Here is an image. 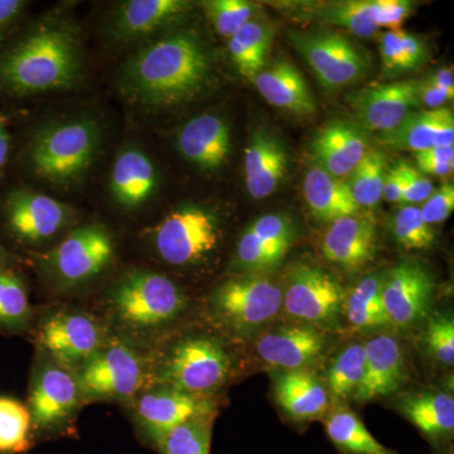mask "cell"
I'll return each instance as SVG.
<instances>
[{"label":"cell","mask_w":454,"mask_h":454,"mask_svg":"<svg viewBox=\"0 0 454 454\" xmlns=\"http://www.w3.org/2000/svg\"><path fill=\"white\" fill-rule=\"evenodd\" d=\"M32 417L20 400L0 396V454L25 452L29 447Z\"/></svg>","instance_id":"cell-38"},{"label":"cell","mask_w":454,"mask_h":454,"mask_svg":"<svg viewBox=\"0 0 454 454\" xmlns=\"http://www.w3.org/2000/svg\"><path fill=\"white\" fill-rule=\"evenodd\" d=\"M304 199L317 219L331 223L358 214L345 179L333 177L317 166L307 172L303 182Z\"/></svg>","instance_id":"cell-30"},{"label":"cell","mask_w":454,"mask_h":454,"mask_svg":"<svg viewBox=\"0 0 454 454\" xmlns=\"http://www.w3.org/2000/svg\"><path fill=\"white\" fill-rule=\"evenodd\" d=\"M116 315L133 327H157L184 309V297L168 277L137 271L122 278L114 289Z\"/></svg>","instance_id":"cell-4"},{"label":"cell","mask_w":454,"mask_h":454,"mask_svg":"<svg viewBox=\"0 0 454 454\" xmlns=\"http://www.w3.org/2000/svg\"><path fill=\"white\" fill-rule=\"evenodd\" d=\"M142 379L138 356L127 346L114 343L86 361L79 387L88 396L128 397L139 389Z\"/></svg>","instance_id":"cell-13"},{"label":"cell","mask_w":454,"mask_h":454,"mask_svg":"<svg viewBox=\"0 0 454 454\" xmlns=\"http://www.w3.org/2000/svg\"><path fill=\"white\" fill-rule=\"evenodd\" d=\"M349 324L357 328L390 325L382 303V276L372 274L355 286L346 301Z\"/></svg>","instance_id":"cell-36"},{"label":"cell","mask_w":454,"mask_h":454,"mask_svg":"<svg viewBox=\"0 0 454 454\" xmlns=\"http://www.w3.org/2000/svg\"><path fill=\"white\" fill-rule=\"evenodd\" d=\"M191 8L184 0H129L116 8L110 29L118 40H140L177 22Z\"/></svg>","instance_id":"cell-19"},{"label":"cell","mask_w":454,"mask_h":454,"mask_svg":"<svg viewBox=\"0 0 454 454\" xmlns=\"http://www.w3.org/2000/svg\"><path fill=\"white\" fill-rule=\"evenodd\" d=\"M219 238V225L214 215L187 206L173 211L158 225L154 243L164 262L187 265L214 252Z\"/></svg>","instance_id":"cell-7"},{"label":"cell","mask_w":454,"mask_h":454,"mask_svg":"<svg viewBox=\"0 0 454 454\" xmlns=\"http://www.w3.org/2000/svg\"><path fill=\"white\" fill-rule=\"evenodd\" d=\"M79 382L64 369L44 367L33 382L29 395L32 420L42 427H50L66 419L79 402Z\"/></svg>","instance_id":"cell-25"},{"label":"cell","mask_w":454,"mask_h":454,"mask_svg":"<svg viewBox=\"0 0 454 454\" xmlns=\"http://www.w3.org/2000/svg\"><path fill=\"white\" fill-rule=\"evenodd\" d=\"M273 37L270 27L252 20L230 38V56L239 73L252 82L255 79L264 68Z\"/></svg>","instance_id":"cell-32"},{"label":"cell","mask_w":454,"mask_h":454,"mask_svg":"<svg viewBox=\"0 0 454 454\" xmlns=\"http://www.w3.org/2000/svg\"><path fill=\"white\" fill-rule=\"evenodd\" d=\"M418 170L423 175L447 177L452 175L454 168V146H435L427 151L414 153Z\"/></svg>","instance_id":"cell-45"},{"label":"cell","mask_w":454,"mask_h":454,"mask_svg":"<svg viewBox=\"0 0 454 454\" xmlns=\"http://www.w3.org/2000/svg\"><path fill=\"white\" fill-rule=\"evenodd\" d=\"M418 98H419L420 106L430 107V110L443 107L450 100H453L452 95L438 89L433 85L428 79L423 82H417Z\"/></svg>","instance_id":"cell-50"},{"label":"cell","mask_w":454,"mask_h":454,"mask_svg":"<svg viewBox=\"0 0 454 454\" xmlns=\"http://www.w3.org/2000/svg\"><path fill=\"white\" fill-rule=\"evenodd\" d=\"M345 293L330 273L316 265L293 268L283 293L286 315L309 324H330L342 310Z\"/></svg>","instance_id":"cell-10"},{"label":"cell","mask_w":454,"mask_h":454,"mask_svg":"<svg viewBox=\"0 0 454 454\" xmlns=\"http://www.w3.org/2000/svg\"><path fill=\"white\" fill-rule=\"evenodd\" d=\"M434 292L429 269L419 262H404L382 276V303L390 325L411 327L428 312Z\"/></svg>","instance_id":"cell-12"},{"label":"cell","mask_w":454,"mask_h":454,"mask_svg":"<svg viewBox=\"0 0 454 454\" xmlns=\"http://www.w3.org/2000/svg\"><path fill=\"white\" fill-rule=\"evenodd\" d=\"M325 337L309 325H289L262 334L256 352L268 365L286 372L303 369L315 361L325 348Z\"/></svg>","instance_id":"cell-22"},{"label":"cell","mask_w":454,"mask_h":454,"mask_svg":"<svg viewBox=\"0 0 454 454\" xmlns=\"http://www.w3.org/2000/svg\"><path fill=\"white\" fill-rule=\"evenodd\" d=\"M380 142L391 149L411 151L414 153L435 146L453 145L452 110L443 106L411 113L395 129L381 133Z\"/></svg>","instance_id":"cell-21"},{"label":"cell","mask_w":454,"mask_h":454,"mask_svg":"<svg viewBox=\"0 0 454 454\" xmlns=\"http://www.w3.org/2000/svg\"><path fill=\"white\" fill-rule=\"evenodd\" d=\"M349 104L365 130L387 133L402 124L409 114L417 112V82H396L372 86L349 95Z\"/></svg>","instance_id":"cell-14"},{"label":"cell","mask_w":454,"mask_h":454,"mask_svg":"<svg viewBox=\"0 0 454 454\" xmlns=\"http://www.w3.org/2000/svg\"><path fill=\"white\" fill-rule=\"evenodd\" d=\"M310 149L318 167L343 179L351 175L370 148L366 130L361 125L337 121L316 134Z\"/></svg>","instance_id":"cell-18"},{"label":"cell","mask_w":454,"mask_h":454,"mask_svg":"<svg viewBox=\"0 0 454 454\" xmlns=\"http://www.w3.org/2000/svg\"><path fill=\"white\" fill-rule=\"evenodd\" d=\"M387 154L381 149H369L356 168L348 176V187L358 207H373L382 199Z\"/></svg>","instance_id":"cell-37"},{"label":"cell","mask_w":454,"mask_h":454,"mask_svg":"<svg viewBox=\"0 0 454 454\" xmlns=\"http://www.w3.org/2000/svg\"><path fill=\"white\" fill-rule=\"evenodd\" d=\"M9 127L7 115L0 113V184L5 178L13 157L14 140Z\"/></svg>","instance_id":"cell-51"},{"label":"cell","mask_w":454,"mask_h":454,"mask_svg":"<svg viewBox=\"0 0 454 454\" xmlns=\"http://www.w3.org/2000/svg\"><path fill=\"white\" fill-rule=\"evenodd\" d=\"M212 418H200L170 430L160 442L163 454H210Z\"/></svg>","instance_id":"cell-40"},{"label":"cell","mask_w":454,"mask_h":454,"mask_svg":"<svg viewBox=\"0 0 454 454\" xmlns=\"http://www.w3.org/2000/svg\"><path fill=\"white\" fill-rule=\"evenodd\" d=\"M229 372L230 358L219 343L192 339L173 349L162 379L170 387L200 395L221 387Z\"/></svg>","instance_id":"cell-9"},{"label":"cell","mask_w":454,"mask_h":454,"mask_svg":"<svg viewBox=\"0 0 454 454\" xmlns=\"http://www.w3.org/2000/svg\"><path fill=\"white\" fill-rule=\"evenodd\" d=\"M403 195V170L402 162L393 164L387 169L382 186V199L387 202H400Z\"/></svg>","instance_id":"cell-52"},{"label":"cell","mask_w":454,"mask_h":454,"mask_svg":"<svg viewBox=\"0 0 454 454\" xmlns=\"http://www.w3.org/2000/svg\"><path fill=\"white\" fill-rule=\"evenodd\" d=\"M427 79H428L433 85L437 86L438 89L443 90V91H446L448 94L454 97V77L452 67L439 68V70L429 74Z\"/></svg>","instance_id":"cell-53"},{"label":"cell","mask_w":454,"mask_h":454,"mask_svg":"<svg viewBox=\"0 0 454 454\" xmlns=\"http://www.w3.org/2000/svg\"><path fill=\"white\" fill-rule=\"evenodd\" d=\"M210 70V55L200 35L178 31L131 59L121 74V85L145 106H175L196 95L207 82Z\"/></svg>","instance_id":"cell-2"},{"label":"cell","mask_w":454,"mask_h":454,"mask_svg":"<svg viewBox=\"0 0 454 454\" xmlns=\"http://www.w3.org/2000/svg\"><path fill=\"white\" fill-rule=\"evenodd\" d=\"M98 140L97 122L90 119L52 122L33 134L26 149L27 164L33 175L51 184H74L94 162Z\"/></svg>","instance_id":"cell-3"},{"label":"cell","mask_w":454,"mask_h":454,"mask_svg":"<svg viewBox=\"0 0 454 454\" xmlns=\"http://www.w3.org/2000/svg\"><path fill=\"white\" fill-rule=\"evenodd\" d=\"M400 411L433 443L450 441L454 429V400L442 393H422L405 396Z\"/></svg>","instance_id":"cell-31"},{"label":"cell","mask_w":454,"mask_h":454,"mask_svg":"<svg viewBox=\"0 0 454 454\" xmlns=\"http://www.w3.org/2000/svg\"><path fill=\"white\" fill-rule=\"evenodd\" d=\"M327 437L342 454H396L378 441L356 414L339 409L325 422Z\"/></svg>","instance_id":"cell-33"},{"label":"cell","mask_w":454,"mask_h":454,"mask_svg":"<svg viewBox=\"0 0 454 454\" xmlns=\"http://www.w3.org/2000/svg\"><path fill=\"white\" fill-rule=\"evenodd\" d=\"M27 7L23 0H0V51L20 31Z\"/></svg>","instance_id":"cell-49"},{"label":"cell","mask_w":454,"mask_h":454,"mask_svg":"<svg viewBox=\"0 0 454 454\" xmlns=\"http://www.w3.org/2000/svg\"><path fill=\"white\" fill-rule=\"evenodd\" d=\"M393 232L397 244L406 250L429 249L435 241V231L423 219L420 207L406 205L394 216Z\"/></svg>","instance_id":"cell-42"},{"label":"cell","mask_w":454,"mask_h":454,"mask_svg":"<svg viewBox=\"0 0 454 454\" xmlns=\"http://www.w3.org/2000/svg\"><path fill=\"white\" fill-rule=\"evenodd\" d=\"M64 203L35 191L14 186L0 195V227L20 244H38L55 236L67 223Z\"/></svg>","instance_id":"cell-6"},{"label":"cell","mask_w":454,"mask_h":454,"mask_svg":"<svg viewBox=\"0 0 454 454\" xmlns=\"http://www.w3.org/2000/svg\"><path fill=\"white\" fill-rule=\"evenodd\" d=\"M114 245L106 227L90 223L71 232L50 254L53 276L64 286H77L94 279L112 262Z\"/></svg>","instance_id":"cell-11"},{"label":"cell","mask_w":454,"mask_h":454,"mask_svg":"<svg viewBox=\"0 0 454 454\" xmlns=\"http://www.w3.org/2000/svg\"><path fill=\"white\" fill-rule=\"evenodd\" d=\"M110 188L122 207L145 205L157 188V170L151 158L137 148L122 151L114 163Z\"/></svg>","instance_id":"cell-28"},{"label":"cell","mask_w":454,"mask_h":454,"mask_svg":"<svg viewBox=\"0 0 454 454\" xmlns=\"http://www.w3.org/2000/svg\"><path fill=\"white\" fill-rule=\"evenodd\" d=\"M31 315L25 283L13 268L0 269V328L17 331Z\"/></svg>","instance_id":"cell-39"},{"label":"cell","mask_w":454,"mask_h":454,"mask_svg":"<svg viewBox=\"0 0 454 454\" xmlns=\"http://www.w3.org/2000/svg\"><path fill=\"white\" fill-rule=\"evenodd\" d=\"M288 154L277 137L265 130L253 134L244 153L245 184L253 199H267L282 184Z\"/></svg>","instance_id":"cell-24"},{"label":"cell","mask_w":454,"mask_h":454,"mask_svg":"<svg viewBox=\"0 0 454 454\" xmlns=\"http://www.w3.org/2000/svg\"><path fill=\"white\" fill-rule=\"evenodd\" d=\"M454 210V187L452 184H444L424 201L420 211L428 225L443 223Z\"/></svg>","instance_id":"cell-46"},{"label":"cell","mask_w":454,"mask_h":454,"mask_svg":"<svg viewBox=\"0 0 454 454\" xmlns=\"http://www.w3.org/2000/svg\"><path fill=\"white\" fill-rule=\"evenodd\" d=\"M294 241V227L282 215L268 214L254 221L241 235L238 262L247 270L268 271L279 267Z\"/></svg>","instance_id":"cell-16"},{"label":"cell","mask_w":454,"mask_h":454,"mask_svg":"<svg viewBox=\"0 0 454 454\" xmlns=\"http://www.w3.org/2000/svg\"><path fill=\"white\" fill-rule=\"evenodd\" d=\"M278 405L295 422L315 419L327 409V390L307 370H291L279 373L274 384Z\"/></svg>","instance_id":"cell-29"},{"label":"cell","mask_w":454,"mask_h":454,"mask_svg":"<svg viewBox=\"0 0 454 454\" xmlns=\"http://www.w3.org/2000/svg\"><path fill=\"white\" fill-rule=\"evenodd\" d=\"M365 346V372L355 391L357 402H372L391 395L405 379L404 356L395 339L387 334L373 337Z\"/></svg>","instance_id":"cell-20"},{"label":"cell","mask_w":454,"mask_h":454,"mask_svg":"<svg viewBox=\"0 0 454 454\" xmlns=\"http://www.w3.org/2000/svg\"><path fill=\"white\" fill-rule=\"evenodd\" d=\"M16 258L8 252L7 247L0 241V269L13 268Z\"/></svg>","instance_id":"cell-54"},{"label":"cell","mask_w":454,"mask_h":454,"mask_svg":"<svg viewBox=\"0 0 454 454\" xmlns=\"http://www.w3.org/2000/svg\"><path fill=\"white\" fill-rule=\"evenodd\" d=\"M309 16L327 25L345 28L360 38L372 37L379 29L376 0L318 3L310 7Z\"/></svg>","instance_id":"cell-34"},{"label":"cell","mask_w":454,"mask_h":454,"mask_svg":"<svg viewBox=\"0 0 454 454\" xmlns=\"http://www.w3.org/2000/svg\"><path fill=\"white\" fill-rule=\"evenodd\" d=\"M283 291L267 278L247 277L223 283L214 295V306L223 322L238 331L267 324L282 309Z\"/></svg>","instance_id":"cell-8"},{"label":"cell","mask_w":454,"mask_h":454,"mask_svg":"<svg viewBox=\"0 0 454 454\" xmlns=\"http://www.w3.org/2000/svg\"><path fill=\"white\" fill-rule=\"evenodd\" d=\"M230 129L214 114L196 116L182 128L178 148L186 160L203 169L220 168L230 153Z\"/></svg>","instance_id":"cell-27"},{"label":"cell","mask_w":454,"mask_h":454,"mask_svg":"<svg viewBox=\"0 0 454 454\" xmlns=\"http://www.w3.org/2000/svg\"><path fill=\"white\" fill-rule=\"evenodd\" d=\"M202 4L216 32L229 40L245 23L253 20L255 12L254 4L245 0H210Z\"/></svg>","instance_id":"cell-43"},{"label":"cell","mask_w":454,"mask_h":454,"mask_svg":"<svg viewBox=\"0 0 454 454\" xmlns=\"http://www.w3.org/2000/svg\"><path fill=\"white\" fill-rule=\"evenodd\" d=\"M214 417V405L201 395L166 387L140 397L138 418L155 444L181 424Z\"/></svg>","instance_id":"cell-15"},{"label":"cell","mask_w":454,"mask_h":454,"mask_svg":"<svg viewBox=\"0 0 454 454\" xmlns=\"http://www.w3.org/2000/svg\"><path fill=\"white\" fill-rule=\"evenodd\" d=\"M427 346L430 354L444 365L454 363V322L450 317L435 315L429 319L426 331Z\"/></svg>","instance_id":"cell-44"},{"label":"cell","mask_w":454,"mask_h":454,"mask_svg":"<svg viewBox=\"0 0 454 454\" xmlns=\"http://www.w3.org/2000/svg\"><path fill=\"white\" fill-rule=\"evenodd\" d=\"M375 250V223L358 214L333 221L322 243L325 258L345 269L364 267Z\"/></svg>","instance_id":"cell-23"},{"label":"cell","mask_w":454,"mask_h":454,"mask_svg":"<svg viewBox=\"0 0 454 454\" xmlns=\"http://www.w3.org/2000/svg\"><path fill=\"white\" fill-rule=\"evenodd\" d=\"M414 3L408 0H376V22L379 28L400 29L413 13Z\"/></svg>","instance_id":"cell-48"},{"label":"cell","mask_w":454,"mask_h":454,"mask_svg":"<svg viewBox=\"0 0 454 454\" xmlns=\"http://www.w3.org/2000/svg\"><path fill=\"white\" fill-rule=\"evenodd\" d=\"M402 170L403 195L400 202L414 206V203L426 201L434 191L432 181L411 164L402 162Z\"/></svg>","instance_id":"cell-47"},{"label":"cell","mask_w":454,"mask_h":454,"mask_svg":"<svg viewBox=\"0 0 454 454\" xmlns=\"http://www.w3.org/2000/svg\"><path fill=\"white\" fill-rule=\"evenodd\" d=\"M38 340L57 360L66 364L88 361L100 349V330L82 313H59L38 331Z\"/></svg>","instance_id":"cell-17"},{"label":"cell","mask_w":454,"mask_h":454,"mask_svg":"<svg viewBox=\"0 0 454 454\" xmlns=\"http://www.w3.org/2000/svg\"><path fill=\"white\" fill-rule=\"evenodd\" d=\"M288 38L325 89L357 82L369 68L365 56L340 33L328 29L292 31Z\"/></svg>","instance_id":"cell-5"},{"label":"cell","mask_w":454,"mask_h":454,"mask_svg":"<svg viewBox=\"0 0 454 454\" xmlns=\"http://www.w3.org/2000/svg\"><path fill=\"white\" fill-rule=\"evenodd\" d=\"M82 71L79 33L64 20L18 31L0 51V98H23L73 88Z\"/></svg>","instance_id":"cell-1"},{"label":"cell","mask_w":454,"mask_h":454,"mask_svg":"<svg viewBox=\"0 0 454 454\" xmlns=\"http://www.w3.org/2000/svg\"><path fill=\"white\" fill-rule=\"evenodd\" d=\"M254 85L270 106L297 115H310L316 112V101L303 74L292 62H273L262 68Z\"/></svg>","instance_id":"cell-26"},{"label":"cell","mask_w":454,"mask_h":454,"mask_svg":"<svg viewBox=\"0 0 454 454\" xmlns=\"http://www.w3.org/2000/svg\"><path fill=\"white\" fill-rule=\"evenodd\" d=\"M365 372V346H348L334 360L328 372V387L336 397H348L360 387Z\"/></svg>","instance_id":"cell-41"},{"label":"cell","mask_w":454,"mask_h":454,"mask_svg":"<svg viewBox=\"0 0 454 454\" xmlns=\"http://www.w3.org/2000/svg\"><path fill=\"white\" fill-rule=\"evenodd\" d=\"M382 71L387 77L411 73L427 59V44L411 33L395 29L384 33L380 41Z\"/></svg>","instance_id":"cell-35"}]
</instances>
